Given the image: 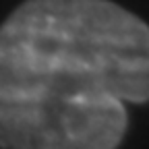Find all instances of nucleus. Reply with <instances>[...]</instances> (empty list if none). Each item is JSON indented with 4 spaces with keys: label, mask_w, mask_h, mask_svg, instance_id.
Segmentation results:
<instances>
[{
    "label": "nucleus",
    "mask_w": 149,
    "mask_h": 149,
    "mask_svg": "<svg viewBox=\"0 0 149 149\" xmlns=\"http://www.w3.org/2000/svg\"><path fill=\"white\" fill-rule=\"evenodd\" d=\"M145 102L149 25L126 8L27 0L0 25V149H116Z\"/></svg>",
    "instance_id": "f257e3e1"
}]
</instances>
